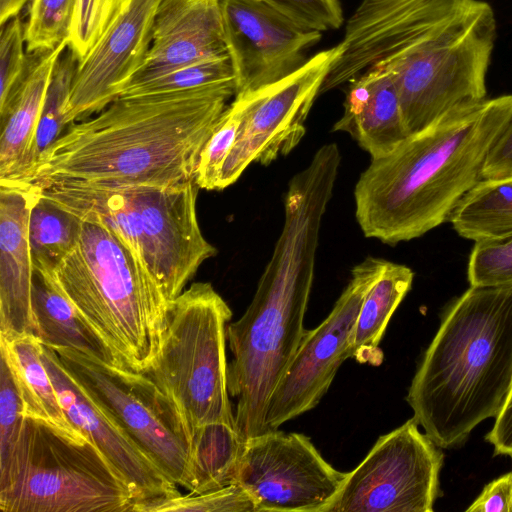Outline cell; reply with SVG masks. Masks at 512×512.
Here are the masks:
<instances>
[{
    "label": "cell",
    "mask_w": 512,
    "mask_h": 512,
    "mask_svg": "<svg viewBox=\"0 0 512 512\" xmlns=\"http://www.w3.org/2000/svg\"><path fill=\"white\" fill-rule=\"evenodd\" d=\"M334 132L348 133L371 159L395 149L410 133L391 71L376 63L349 82Z\"/></svg>",
    "instance_id": "ffe728a7"
},
{
    "label": "cell",
    "mask_w": 512,
    "mask_h": 512,
    "mask_svg": "<svg viewBox=\"0 0 512 512\" xmlns=\"http://www.w3.org/2000/svg\"><path fill=\"white\" fill-rule=\"evenodd\" d=\"M299 25L320 32L335 30L344 22L339 0H264Z\"/></svg>",
    "instance_id": "8d00e7d4"
},
{
    "label": "cell",
    "mask_w": 512,
    "mask_h": 512,
    "mask_svg": "<svg viewBox=\"0 0 512 512\" xmlns=\"http://www.w3.org/2000/svg\"><path fill=\"white\" fill-rule=\"evenodd\" d=\"M55 352L85 392L155 465L192 493L193 432L174 402L144 373L69 348Z\"/></svg>",
    "instance_id": "30bf717a"
},
{
    "label": "cell",
    "mask_w": 512,
    "mask_h": 512,
    "mask_svg": "<svg viewBox=\"0 0 512 512\" xmlns=\"http://www.w3.org/2000/svg\"><path fill=\"white\" fill-rule=\"evenodd\" d=\"M79 59L67 47L55 63L38 120L32 147L21 179L41 155L62 135L67 125L65 113ZM14 180V181H17Z\"/></svg>",
    "instance_id": "83f0119b"
},
{
    "label": "cell",
    "mask_w": 512,
    "mask_h": 512,
    "mask_svg": "<svg viewBox=\"0 0 512 512\" xmlns=\"http://www.w3.org/2000/svg\"><path fill=\"white\" fill-rule=\"evenodd\" d=\"M38 188L79 218L96 219L121 236L149 268L168 301L181 294L203 262L217 254L199 226L200 188L195 179L164 187L58 183Z\"/></svg>",
    "instance_id": "8992f818"
},
{
    "label": "cell",
    "mask_w": 512,
    "mask_h": 512,
    "mask_svg": "<svg viewBox=\"0 0 512 512\" xmlns=\"http://www.w3.org/2000/svg\"><path fill=\"white\" fill-rule=\"evenodd\" d=\"M0 360V475L10 468L20 447L26 416L20 390L3 349Z\"/></svg>",
    "instance_id": "4dcf8cb0"
},
{
    "label": "cell",
    "mask_w": 512,
    "mask_h": 512,
    "mask_svg": "<svg viewBox=\"0 0 512 512\" xmlns=\"http://www.w3.org/2000/svg\"><path fill=\"white\" fill-rule=\"evenodd\" d=\"M512 117V94L447 114L371 159L354 189L367 238L385 244L418 238L450 218L482 179L487 156Z\"/></svg>",
    "instance_id": "7a4b0ae2"
},
{
    "label": "cell",
    "mask_w": 512,
    "mask_h": 512,
    "mask_svg": "<svg viewBox=\"0 0 512 512\" xmlns=\"http://www.w3.org/2000/svg\"><path fill=\"white\" fill-rule=\"evenodd\" d=\"M413 278L414 273L408 266L387 261L361 305L351 336L350 358L374 366L382 363L379 344L393 313L410 290Z\"/></svg>",
    "instance_id": "cb8c5ba5"
},
{
    "label": "cell",
    "mask_w": 512,
    "mask_h": 512,
    "mask_svg": "<svg viewBox=\"0 0 512 512\" xmlns=\"http://www.w3.org/2000/svg\"><path fill=\"white\" fill-rule=\"evenodd\" d=\"M195 489L192 494L237 483L245 441L234 426L217 423L193 432Z\"/></svg>",
    "instance_id": "4316f807"
},
{
    "label": "cell",
    "mask_w": 512,
    "mask_h": 512,
    "mask_svg": "<svg viewBox=\"0 0 512 512\" xmlns=\"http://www.w3.org/2000/svg\"><path fill=\"white\" fill-rule=\"evenodd\" d=\"M242 102L237 96L220 116L205 143L197 165L195 182L200 189L217 190L222 166L232 149L242 118Z\"/></svg>",
    "instance_id": "d6a6232c"
},
{
    "label": "cell",
    "mask_w": 512,
    "mask_h": 512,
    "mask_svg": "<svg viewBox=\"0 0 512 512\" xmlns=\"http://www.w3.org/2000/svg\"><path fill=\"white\" fill-rule=\"evenodd\" d=\"M512 387V287L471 286L451 307L412 379L413 418L440 448L497 417Z\"/></svg>",
    "instance_id": "277c9868"
},
{
    "label": "cell",
    "mask_w": 512,
    "mask_h": 512,
    "mask_svg": "<svg viewBox=\"0 0 512 512\" xmlns=\"http://www.w3.org/2000/svg\"><path fill=\"white\" fill-rule=\"evenodd\" d=\"M509 456H510V457H511V459H512V453H511Z\"/></svg>",
    "instance_id": "b9f144b4"
},
{
    "label": "cell",
    "mask_w": 512,
    "mask_h": 512,
    "mask_svg": "<svg viewBox=\"0 0 512 512\" xmlns=\"http://www.w3.org/2000/svg\"><path fill=\"white\" fill-rule=\"evenodd\" d=\"M68 44L29 53L24 77L0 107V181L17 180L25 171L55 63Z\"/></svg>",
    "instance_id": "44dd1931"
},
{
    "label": "cell",
    "mask_w": 512,
    "mask_h": 512,
    "mask_svg": "<svg viewBox=\"0 0 512 512\" xmlns=\"http://www.w3.org/2000/svg\"><path fill=\"white\" fill-rule=\"evenodd\" d=\"M496 28L492 7L472 0L445 28L382 52L377 63L393 74L410 134L487 99Z\"/></svg>",
    "instance_id": "52a82bcc"
},
{
    "label": "cell",
    "mask_w": 512,
    "mask_h": 512,
    "mask_svg": "<svg viewBox=\"0 0 512 512\" xmlns=\"http://www.w3.org/2000/svg\"><path fill=\"white\" fill-rule=\"evenodd\" d=\"M41 357L69 421L124 479L136 498L135 505L180 495L177 485L71 376L55 350L42 345Z\"/></svg>",
    "instance_id": "e0dca14e"
},
{
    "label": "cell",
    "mask_w": 512,
    "mask_h": 512,
    "mask_svg": "<svg viewBox=\"0 0 512 512\" xmlns=\"http://www.w3.org/2000/svg\"><path fill=\"white\" fill-rule=\"evenodd\" d=\"M255 512L252 499L238 483L198 494L178 495L135 505L134 512Z\"/></svg>",
    "instance_id": "1f68e13d"
},
{
    "label": "cell",
    "mask_w": 512,
    "mask_h": 512,
    "mask_svg": "<svg viewBox=\"0 0 512 512\" xmlns=\"http://www.w3.org/2000/svg\"><path fill=\"white\" fill-rule=\"evenodd\" d=\"M32 307L38 340L53 350L69 348L102 362L123 367L57 286L51 273L34 268Z\"/></svg>",
    "instance_id": "7402d4cb"
},
{
    "label": "cell",
    "mask_w": 512,
    "mask_h": 512,
    "mask_svg": "<svg viewBox=\"0 0 512 512\" xmlns=\"http://www.w3.org/2000/svg\"><path fill=\"white\" fill-rule=\"evenodd\" d=\"M80 219L74 246L51 274L121 365L144 373L159 350L169 301L121 236L96 219Z\"/></svg>",
    "instance_id": "5b68a950"
},
{
    "label": "cell",
    "mask_w": 512,
    "mask_h": 512,
    "mask_svg": "<svg viewBox=\"0 0 512 512\" xmlns=\"http://www.w3.org/2000/svg\"><path fill=\"white\" fill-rule=\"evenodd\" d=\"M34 187L28 227L33 266L52 273L74 246L81 219L48 199L38 187Z\"/></svg>",
    "instance_id": "484cf974"
},
{
    "label": "cell",
    "mask_w": 512,
    "mask_h": 512,
    "mask_svg": "<svg viewBox=\"0 0 512 512\" xmlns=\"http://www.w3.org/2000/svg\"><path fill=\"white\" fill-rule=\"evenodd\" d=\"M124 0H77L74 10L68 47L83 60Z\"/></svg>",
    "instance_id": "e575fe53"
},
{
    "label": "cell",
    "mask_w": 512,
    "mask_h": 512,
    "mask_svg": "<svg viewBox=\"0 0 512 512\" xmlns=\"http://www.w3.org/2000/svg\"><path fill=\"white\" fill-rule=\"evenodd\" d=\"M77 0H31L25 24L26 52L53 50L68 41Z\"/></svg>",
    "instance_id": "f546056e"
},
{
    "label": "cell",
    "mask_w": 512,
    "mask_h": 512,
    "mask_svg": "<svg viewBox=\"0 0 512 512\" xmlns=\"http://www.w3.org/2000/svg\"><path fill=\"white\" fill-rule=\"evenodd\" d=\"M387 261L369 256L353 267L351 278L329 315L308 330L272 392L264 432L313 409L327 393L342 363L350 358L351 336L367 293Z\"/></svg>",
    "instance_id": "4fadbf2b"
},
{
    "label": "cell",
    "mask_w": 512,
    "mask_h": 512,
    "mask_svg": "<svg viewBox=\"0 0 512 512\" xmlns=\"http://www.w3.org/2000/svg\"><path fill=\"white\" fill-rule=\"evenodd\" d=\"M162 0H124L103 34L79 62L65 113L69 126L117 99L143 65Z\"/></svg>",
    "instance_id": "2e32d148"
},
{
    "label": "cell",
    "mask_w": 512,
    "mask_h": 512,
    "mask_svg": "<svg viewBox=\"0 0 512 512\" xmlns=\"http://www.w3.org/2000/svg\"><path fill=\"white\" fill-rule=\"evenodd\" d=\"M227 84H235V75L228 55L194 63L163 76L128 86L120 96L166 94Z\"/></svg>",
    "instance_id": "f1b7e54d"
},
{
    "label": "cell",
    "mask_w": 512,
    "mask_h": 512,
    "mask_svg": "<svg viewBox=\"0 0 512 512\" xmlns=\"http://www.w3.org/2000/svg\"><path fill=\"white\" fill-rule=\"evenodd\" d=\"M236 85L119 96L66 127L17 182L171 186L195 179L201 151Z\"/></svg>",
    "instance_id": "6da1fadb"
},
{
    "label": "cell",
    "mask_w": 512,
    "mask_h": 512,
    "mask_svg": "<svg viewBox=\"0 0 512 512\" xmlns=\"http://www.w3.org/2000/svg\"><path fill=\"white\" fill-rule=\"evenodd\" d=\"M467 512H512V471L487 484Z\"/></svg>",
    "instance_id": "f35d334b"
},
{
    "label": "cell",
    "mask_w": 512,
    "mask_h": 512,
    "mask_svg": "<svg viewBox=\"0 0 512 512\" xmlns=\"http://www.w3.org/2000/svg\"><path fill=\"white\" fill-rule=\"evenodd\" d=\"M337 52V46L319 51L285 78L235 95L242 102V118L222 166L217 190L235 183L251 163L269 165L299 144L306 132L305 121Z\"/></svg>",
    "instance_id": "7c38bea8"
},
{
    "label": "cell",
    "mask_w": 512,
    "mask_h": 512,
    "mask_svg": "<svg viewBox=\"0 0 512 512\" xmlns=\"http://www.w3.org/2000/svg\"><path fill=\"white\" fill-rule=\"evenodd\" d=\"M512 177V117L493 144L483 169V180Z\"/></svg>",
    "instance_id": "74e56055"
},
{
    "label": "cell",
    "mask_w": 512,
    "mask_h": 512,
    "mask_svg": "<svg viewBox=\"0 0 512 512\" xmlns=\"http://www.w3.org/2000/svg\"><path fill=\"white\" fill-rule=\"evenodd\" d=\"M25 25L16 16L1 26L0 34V107L14 93L24 77L29 53H25Z\"/></svg>",
    "instance_id": "d590c367"
},
{
    "label": "cell",
    "mask_w": 512,
    "mask_h": 512,
    "mask_svg": "<svg viewBox=\"0 0 512 512\" xmlns=\"http://www.w3.org/2000/svg\"><path fill=\"white\" fill-rule=\"evenodd\" d=\"M227 55L219 0H162L151 47L127 87Z\"/></svg>",
    "instance_id": "d6986e66"
},
{
    "label": "cell",
    "mask_w": 512,
    "mask_h": 512,
    "mask_svg": "<svg viewBox=\"0 0 512 512\" xmlns=\"http://www.w3.org/2000/svg\"><path fill=\"white\" fill-rule=\"evenodd\" d=\"M346 474L306 435L276 429L245 441L237 483L255 512H328Z\"/></svg>",
    "instance_id": "5bb4252c"
},
{
    "label": "cell",
    "mask_w": 512,
    "mask_h": 512,
    "mask_svg": "<svg viewBox=\"0 0 512 512\" xmlns=\"http://www.w3.org/2000/svg\"><path fill=\"white\" fill-rule=\"evenodd\" d=\"M28 0H0V24L4 25L10 19L19 15Z\"/></svg>",
    "instance_id": "60d3db41"
},
{
    "label": "cell",
    "mask_w": 512,
    "mask_h": 512,
    "mask_svg": "<svg viewBox=\"0 0 512 512\" xmlns=\"http://www.w3.org/2000/svg\"><path fill=\"white\" fill-rule=\"evenodd\" d=\"M34 194L31 184L0 181V338L8 342L25 336L38 339L28 237Z\"/></svg>",
    "instance_id": "ac0fdd59"
},
{
    "label": "cell",
    "mask_w": 512,
    "mask_h": 512,
    "mask_svg": "<svg viewBox=\"0 0 512 512\" xmlns=\"http://www.w3.org/2000/svg\"><path fill=\"white\" fill-rule=\"evenodd\" d=\"M412 417L346 474L328 512H432L443 453Z\"/></svg>",
    "instance_id": "8fae6325"
},
{
    "label": "cell",
    "mask_w": 512,
    "mask_h": 512,
    "mask_svg": "<svg viewBox=\"0 0 512 512\" xmlns=\"http://www.w3.org/2000/svg\"><path fill=\"white\" fill-rule=\"evenodd\" d=\"M236 94L273 84L299 69L322 32L305 28L264 0H219Z\"/></svg>",
    "instance_id": "9a60e30c"
},
{
    "label": "cell",
    "mask_w": 512,
    "mask_h": 512,
    "mask_svg": "<svg viewBox=\"0 0 512 512\" xmlns=\"http://www.w3.org/2000/svg\"><path fill=\"white\" fill-rule=\"evenodd\" d=\"M449 220L461 237L474 242L512 234V177L482 179L462 198Z\"/></svg>",
    "instance_id": "d4e9b609"
},
{
    "label": "cell",
    "mask_w": 512,
    "mask_h": 512,
    "mask_svg": "<svg viewBox=\"0 0 512 512\" xmlns=\"http://www.w3.org/2000/svg\"><path fill=\"white\" fill-rule=\"evenodd\" d=\"M136 498L88 440L26 418L20 447L0 475L2 512H126Z\"/></svg>",
    "instance_id": "9c48e42d"
},
{
    "label": "cell",
    "mask_w": 512,
    "mask_h": 512,
    "mask_svg": "<svg viewBox=\"0 0 512 512\" xmlns=\"http://www.w3.org/2000/svg\"><path fill=\"white\" fill-rule=\"evenodd\" d=\"M468 280L476 287H512V234L475 241Z\"/></svg>",
    "instance_id": "836d02e7"
},
{
    "label": "cell",
    "mask_w": 512,
    "mask_h": 512,
    "mask_svg": "<svg viewBox=\"0 0 512 512\" xmlns=\"http://www.w3.org/2000/svg\"><path fill=\"white\" fill-rule=\"evenodd\" d=\"M232 311L208 282H195L169 301L159 350L144 372L195 430L235 427L227 381L226 328Z\"/></svg>",
    "instance_id": "ba28073f"
},
{
    "label": "cell",
    "mask_w": 512,
    "mask_h": 512,
    "mask_svg": "<svg viewBox=\"0 0 512 512\" xmlns=\"http://www.w3.org/2000/svg\"><path fill=\"white\" fill-rule=\"evenodd\" d=\"M485 439L494 446V454L512 453V387L493 428Z\"/></svg>",
    "instance_id": "ab89813d"
},
{
    "label": "cell",
    "mask_w": 512,
    "mask_h": 512,
    "mask_svg": "<svg viewBox=\"0 0 512 512\" xmlns=\"http://www.w3.org/2000/svg\"><path fill=\"white\" fill-rule=\"evenodd\" d=\"M13 369L24 404L26 418L42 422L63 435L77 440L86 438L69 421L57 390L42 361V344L33 336L10 342L0 338Z\"/></svg>",
    "instance_id": "603a6c76"
},
{
    "label": "cell",
    "mask_w": 512,
    "mask_h": 512,
    "mask_svg": "<svg viewBox=\"0 0 512 512\" xmlns=\"http://www.w3.org/2000/svg\"><path fill=\"white\" fill-rule=\"evenodd\" d=\"M330 200L312 185L288 187L284 224L254 297L227 325L228 391L236 398L235 429L244 441L264 432L268 400L306 332L319 233Z\"/></svg>",
    "instance_id": "3957f363"
},
{
    "label": "cell",
    "mask_w": 512,
    "mask_h": 512,
    "mask_svg": "<svg viewBox=\"0 0 512 512\" xmlns=\"http://www.w3.org/2000/svg\"><path fill=\"white\" fill-rule=\"evenodd\" d=\"M28 1L30 2L31 0H28Z\"/></svg>",
    "instance_id": "7bdbcfd3"
}]
</instances>
